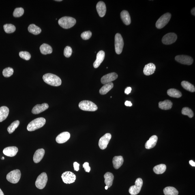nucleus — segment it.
Masks as SVG:
<instances>
[{
    "instance_id": "nucleus-1",
    "label": "nucleus",
    "mask_w": 195,
    "mask_h": 195,
    "mask_svg": "<svg viewBox=\"0 0 195 195\" xmlns=\"http://www.w3.org/2000/svg\"><path fill=\"white\" fill-rule=\"evenodd\" d=\"M43 80L46 84L54 87H58L61 85V79L57 75L52 74H46L43 76Z\"/></svg>"
},
{
    "instance_id": "nucleus-2",
    "label": "nucleus",
    "mask_w": 195,
    "mask_h": 195,
    "mask_svg": "<svg viewBox=\"0 0 195 195\" xmlns=\"http://www.w3.org/2000/svg\"><path fill=\"white\" fill-rule=\"evenodd\" d=\"M46 120L43 117H39L33 120L28 125L27 129L29 131H33L41 128L46 123Z\"/></svg>"
},
{
    "instance_id": "nucleus-3",
    "label": "nucleus",
    "mask_w": 195,
    "mask_h": 195,
    "mask_svg": "<svg viewBox=\"0 0 195 195\" xmlns=\"http://www.w3.org/2000/svg\"><path fill=\"white\" fill-rule=\"evenodd\" d=\"M76 21L75 18L71 17L65 16L58 21V24L63 28L68 29L74 27L76 24Z\"/></svg>"
},
{
    "instance_id": "nucleus-4",
    "label": "nucleus",
    "mask_w": 195,
    "mask_h": 195,
    "mask_svg": "<svg viewBox=\"0 0 195 195\" xmlns=\"http://www.w3.org/2000/svg\"><path fill=\"white\" fill-rule=\"evenodd\" d=\"M80 109L85 111H95L98 110V107L94 103L89 101H83L79 104Z\"/></svg>"
},
{
    "instance_id": "nucleus-5",
    "label": "nucleus",
    "mask_w": 195,
    "mask_h": 195,
    "mask_svg": "<svg viewBox=\"0 0 195 195\" xmlns=\"http://www.w3.org/2000/svg\"><path fill=\"white\" fill-rule=\"evenodd\" d=\"M171 17V15L170 13H167L163 15L157 21L156 27L157 29L163 28L169 22Z\"/></svg>"
},
{
    "instance_id": "nucleus-6",
    "label": "nucleus",
    "mask_w": 195,
    "mask_h": 195,
    "mask_svg": "<svg viewBox=\"0 0 195 195\" xmlns=\"http://www.w3.org/2000/svg\"><path fill=\"white\" fill-rule=\"evenodd\" d=\"M21 173L19 170H15L11 171L7 174L6 179L7 180L12 183H17L19 181Z\"/></svg>"
},
{
    "instance_id": "nucleus-7",
    "label": "nucleus",
    "mask_w": 195,
    "mask_h": 195,
    "mask_svg": "<svg viewBox=\"0 0 195 195\" xmlns=\"http://www.w3.org/2000/svg\"><path fill=\"white\" fill-rule=\"evenodd\" d=\"M48 180L47 175L45 172H43L37 177L35 183V186L39 189H43L45 187Z\"/></svg>"
},
{
    "instance_id": "nucleus-8",
    "label": "nucleus",
    "mask_w": 195,
    "mask_h": 195,
    "mask_svg": "<svg viewBox=\"0 0 195 195\" xmlns=\"http://www.w3.org/2000/svg\"><path fill=\"white\" fill-rule=\"evenodd\" d=\"M115 50L116 53L120 54L122 52L124 45V41L122 37L119 33L115 35Z\"/></svg>"
},
{
    "instance_id": "nucleus-9",
    "label": "nucleus",
    "mask_w": 195,
    "mask_h": 195,
    "mask_svg": "<svg viewBox=\"0 0 195 195\" xmlns=\"http://www.w3.org/2000/svg\"><path fill=\"white\" fill-rule=\"evenodd\" d=\"M135 183V185L131 187L129 189V193L132 195H136L140 192L143 185V181L139 178L137 179Z\"/></svg>"
},
{
    "instance_id": "nucleus-10",
    "label": "nucleus",
    "mask_w": 195,
    "mask_h": 195,
    "mask_svg": "<svg viewBox=\"0 0 195 195\" xmlns=\"http://www.w3.org/2000/svg\"><path fill=\"white\" fill-rule=\"evenodd\" d=\"M61 177L63 182L66 184H71L74 183L76 179L75 175L70 171L64 172L61 175Z\"/></svg>"
},
{
    "instance_id": "nucleus-11",
    "label": "nucleus",
    "mask_w": 195,
    "mask_h": 195,
    "mask_svg": "<svg viewBox=\"0 0 195 195\" xmlns=\"http://www.w3.org/2000/svg\"><path fill=\"white\" fill-rule=\"evenodd\" d=\"M177 35L175 33H170L164 35L162 39V42L164 44L169 45L175 43L177 39Z\"/></svg>"
},
{
    "instance_id": "nucleus-12",
    "label": "nucleus",
    "mask_w": 195,
    "mask_h": 195,
    "mask_svg": "<svg viewBox=\"0 0 195 195\" xmlns=\"http://www.w3.org/2000/svg\"><path fill=\"white\" fill-rule=\"evenodd\" d=\"M175 59L178 62L185 65H190L192 64L193 62V59L192 57L186 55L176 56Z\"/></svg>"
},
{
    "instance_id": "nucleus-13",
    "label": "nucleus",
    "mask_w": 195,
    "mask_h": 195,
    "mask_svg": "<svg viewBox=\"0 0 195 195\" xmlns=\"http://www.w3.org/2000/svg\"><path fill=\"white\" fill-rule=\"evenodd\" d=\"M111 138V135L107 133L101 137L99 139L98 145L101 149H106Z\"/></svg>"
},
{
    "instance_id": "nucleus-14",
    "label": "nucleus",
    "mask_w": 195,
    "mask_h": 195,
    "mask_svg": "<svg viewBox=\"0 0 195 195\" xmlns=\"http://www.w3.org/2000/svg\"><path fill=\"white\" fill-rule=\"evenodd\" d=\"M118 75L115 72H112L105 75L101 79V82L103 84H105L114 81L117 79Z\"/></svg>"
},
{
    "instance_id": "nucleus-15",
    "label": "nucleus",
    "mask_w": 195,
    "mask_h": 195,
    "mask_svg": "<svg viewBox=\"0 0 195 195\" xmlns=\"http://www.w3.org/2000/svg\"><path fill=\"white\" fill-rule=\"evenodd\" d=\"M18 151V148L15 146H10L4 149L3 153L7 156L13 157L15 156Z\"/></svg>"
},
{
    "instance_id": "nucleus-16",
    "label": "nucleus",
    "mask_w": 195,
    "mask_h": 195,
    "mask_svg": "<svg viewBox=\"0 0 195 195\" xmlns=\"http://www.w3.org/2000/svg\"><path fill=\"white\" fill-rule=\"evenodd\" d=\"M70 137V134L68 132H63L56 137V141L58 144H63L66 142Z\"/></svg>"
},
{
    "instance_id": "nucleus-17",
    "label": "nucleus",
    "mask_w": 195,
    "mask_h": 195,
    "mask_svg": "<svg viewBox=\"0 0 195 195\" xmlns=\"http://www.w3.org/2000/svg\"><path fill=\"white\" fill-rule=\"evenodd\" d=\"M48 105L46 103L42 104H37L32 109V113L34 114H38L48 109Z\"/></svg>"
},
{
    "instance_id": "nucleus-18",
    "label": "nucleus",
    "mask_w": 195,
    "mask_h": 195,
    "mask_svg": "<svg viewBox=\"0 0 195 195\" xmlns=\"http://www.w3.org/2000/svg\"><path fill=\"white\" fill-rule=\"evenodd\" d=\"M96 8L98 13L101 17L105 16L106 12L105 4L102 1L99 2L97 5Z\"/></svg>"
},
{
    "instance_id": "nucleus-19",
    "label": "nucleus",
    "mask_w": 195,
    "mask_h": 195,
    "mask_svg": "<svg viewBox=\"0 0 195 195\" xmlns=\"http://www.w3.org/2000/svg\"><path fill=\"white\" fill-rule=\"evenodd\" d=\"M156 69L155 65L153 63H149L145 65L144 69L143 72L146 76H149L154 73Z\"/></svg>"
},
{
    "instance_id": "nucleus-20",
    "label": "nucleus",
    "mask_w": 195,
    "mask_h": 195,
    "mask_svg": "<svg viewBox=\"0 0 195 195\" xmlns=\"http://www.w3.org/2000/svg\"><path fill=\"white\" fill-rule=\"evenodd\" d=\"M105 57V52L103 51H100L97 54V59L93 64V66L95 68H98L104 61Z\"/></svg>"
},
{
    "instance_id": "nucleus-21",
    "label": "nucleus",
    "mask_w": 195,
    "mask_h": 195,
    "mask_svg": "<svg viewBox=\"0 0 195 195\" xmlns=\"http://www.w3.org/2000/svg\"><path fill=\"white\" fill-rule=\"evenodd\" d=\"M45 150L43 149H39L35 151L33 159L35 163L37 164L40 162L44 156Z\"/></svg>"
},
{
    "instance_id": "nucleus-22",
    "label": "nucleus",
    "mask_w": 195,
    "mask_h": 195,
    "mask_svg": "<svg viewBox=\"0 0 195 195\" xmlns=\"http://www.w3.org/2000/svg\"><path fill=\"white\" fill-rule=\"evenodd\" d=\"M157 140L158 138L157 136H152L145 144V147L146 149H150L154 147L156 145Z\"/></svg>"
},
{
    "instance_id": "nucleus-23",
    "label": "nucleus",
    "mask_w": 195,
    "mask_h": 195,
    "mask_svg": "<svg viewBox=\"0 0 195 195\" xmlns=\"http://www.w3.org/2000/svg\"><path fill=\"white\" fill-rule=\"evenodd\" d=\"M121 20L125 25H128L131 23V18L128 11L123 10L121 12Z\"/></svg>"
},
{
    "instance_id": "nucleus-24",
    "label": "nucleus",
    "mask_w": 195,
    "mask_h": 195,
    "mask_svg": "<svg viewBox=\"0 0 195 195\" xmlns=\"http://www.w3.org/2000/svg\"><path fill=\"white\" fill-rule=\"evenodd\" d=\"M124 162L123 157L121 156H115L114 157L112 163H113L114 168L116 169H118L122 165Z\"/></svg>"
},
{
    "instance_id": "nucleus-25",
    "label": "nucleus",
    "mask_w": 195,
    "mask_h": 195,
    "mask_svg": "<svg viewBox=\"0 0 195 195\" xmlns=\"http://www.w3.org/2000/svg\"><path fill=\"white\" fill-rule=\"evenodd\" d=\"M105 179L104 183L106 186L108 187H110L112 185L114 179V176L111 173L109 172H107L104 175Z\"/></svg>"
},
{
    "instance_id": "nucleus-26",
    "label": "nucleus",
    "mask_w": 195,
    "mask_h": 195,
    "mask_svg": "<svg viewBox=\"0 0 195 195\" xmlns=\"http://www.w3.org/2000/svg\"><path fill=\"white\" fill-rule=\"evenodd\" d=\"M173 106V104L171 101L169 100L161 101L159 103V107L163 110H169Z\"/></svg>"
},
{
    "instance_id": "nucleus-27",
    "label": "nucleus",
    "mask_w": 195,
    "mask_h": 195,
    "mask_svg": "<svg viewBox=\"0 0 195 195\" xmlns=\"http://www.w3.org/2000/svg\"><path fill=\"white\" fill-rule=\"evenodd\" d=\"M9 113V108L7 107L3 106L0 107V122L6 119Z\"/></svg>"
},
{
    "instance_id": "nucleus-28",
    "label": "nucleus",
    "mask_w": 195,
    "mask_h": 195,
    "mask_svg": "<svg viewBox=\"0 0 195 195\" xmlns=\"http://www.w3.org/2000/svg\"><path fill=\"white\" fill-rule=\"evenodd\" d=\"M114 87V84L112 82H110L104 84V86L99 90V93L102 95H104L108 93Z\"/></svg>"
},
{
    "instance_id": "nucleus-29",
    "label": "nucleus",
    "mask_w": 195,
    "mask_h": 195,
    "mask_svg": "<svg viewBox=\"0 0 195 195\" xmlns=\"http://www.w3.org/2000/svg\"><path fill=\"white\" fill-rule=\"evenodd\" d=\"M41 53L44 55L52 53V49L51 46L47 44H44L40 46Z\"/></svg>"
},
{
    "instance_id": "nucleus-30",
    "label": "nucleus",
    "mask_w": 195,
    "mask_h": 195,
    "mask_svg": "<svg viewBox=\"0 0 195 195\" xmlns=\"http://www.w3.org/2000/svg\"><path fill=\"white\" fill-rule=\"evenodd\" d=\"M167 93L169 96L176 98H179L182 95L180 91L175 89H170L168 90Z\"/></svg>"
},
{
    "instance_id": "nucleus-31",
    "label": "nucleus",
    "mask_w": 195,
    "mask_h": 195,
    "mask_svg": "<svg viewBox=\"0 0 195 195\" xmlns=\"http://www.w3.org/2000/svg\"><path fill=\"white\" fill-rule=\"evenodd\" d=\"M164 192L165 195H178L179 194L177 189L171 187H165L164 189Z\"/></svg>"
},
{
    "instance_id": "nucleus-32",
    "label": "nucleus",
    "mask_w": 195,
    "mask_h": 195,
    "mask_svg": "<svg viewBox=\"0 0 195 195\" xmlns=\"http://www.w3.org/2000/svg\"><path fill=\"white\" fill-rule=\"evenodd\" d=\"M28 30L30 33L35 35H38L41 32V29L40 28L36 26L34 24L30 25L28 28Z\"/></svg>"
},
{
    "instance_id": "nucleus-33",
    "label": "nucleus",
    "mask_w": 195,
    "mask_h": 195,
    "mask_svg": "<svg viewBox=\"0 0 195 195\" xmlns=\"http://www.w3.org/2000/svg\"><path fill=\"white\" fill-rule=\"evenodd\" d=\"M181 85L182 87L187 91L191 92H194L195 91L194 86L190 82L183 81L181 82Z\"/></svg>"
},
{
    "instance_id": "nucleus-34",
    "label": "nucleus",
    "mask_w": 195,
    "mask_h": 195,
    "mask_svg": "<svg viewBox=\"0 0 195 195\" xmlns=\"http://www.w3.org/2000/svg\"><path fill=\"white\" fill-rule=\"evenodd\" d=\"M166 170V166L164 164H160L154 167V171L157 174H161L164 173Z\"/></svg>"
},
{
    "instance_id": "nucleus-35",
    "label": "nucleus",
    "mask_w": 195,
    "mask_h": 195,
    "mask_svg": "<svg viewBox=\"0 0 195 195\" xmlns=\"http://www.w3.org/2000/svg\"><path fill=\"white\" fill-rule=\"evenodd\" d=\"M19 124L20 121H18L13 122L7 128V131L9 134H11L14 132L15 129L19 126Z\"/></svg>"
},
{
    "instance_id": "nucleus-36",
    "label": "nucleus",
    "mask_w": 195,
    "mask_h": 195,
    "mask_svg": "<svg viewBox=\"0 0 195 195\" xmlns=\"http://www.w3.org/2000/svg\"><path fill=\"white\" fill-rule=\"evenodd\" d=\"M4 29L5 33H11L16 31V27L12 24H6L3 26Z\"/></svg>"
},
{
    "instance_id": "nucleus-37",
    "label": "nucleus",
    "mask_w": 195,
    "mask_h": 195,
    "mask_svg": "<svg viewBox=\"0 0 195 195\" xmlns=\"http://www.w3.org/2000/svg\"><path fill=\"white\" fill-rule=\"evenodd\" d=\"M181 112L183 115L187 116L189 118H192L194 117L193 112L191 109L188 107L183 108Z\"/></svg>"
},
{
    "instance_id": "nucleus-38",
    "label": "nucleus",
    "mask_w": 195,
    "mask_h": 195,
    "mask_svg": "<svg viewBox=\"0 0 195 195\" xmlns=\"http://www.w3.org/2000/svg\"><path fill=\"white\" fill-rule=\"evenodd\" d=\"M14 72V71L13 68L10 67H8L3 69L2 74L5 77L9 78L12 75Z\"/></svg>"
},
{
    "instance_id": "nucleus-39",
    "label": "nucleus",
    "mask_w": 195,
    "mask_h": 195,
    "mask_svg": "<svg viewBox=\"0 0 195 195\" xmlns=\"http://www.w3.org/2000/svg\"><path fill=\"white\" fill-rule=\"evenodd\" d=\"M24 13V10L21 7L17 8L15 9L14 12H13V16L16 18L20 17L23 15Z\"/></svg>"
},
{
    "instance_id": "nucleus-40",
    "label": "nucleus",
    "mask_w": 195,
    "mask_h": 195,
    "mask_svg": "<svg viewBox=\"0 0 195 195\" xmlns=\"http://www.w3.org/2000/svg\"><path fill=\"white\" fill-rule=\"evenodd\" d=\"M20 57L26 61H28L31 58V55L27 51H21L19 52Z\"/></svg>"
},
{
    "instance_id": "nucleus-41",
    "label": "nucleus",
    "mask_w": 195,
    "mask_h": 195,
    "mask_svg": "<svg viewBox=\"0 0 195 195\" xmlns=\"http://www.w3.org/2000/svg\"><path fill=\"white\" fill-rule=\"evenodd\" d=\"M72 50L70 46H67L64 48V54L65 57L69 58L72 55Z\"/></svg>"
},
{
    "instance_id": "nucleus-42",
    "label": "nucleus",
    "mask_w": 195,
    "mask_h": 195,
    "mask_svg": "<svg viewBox=\"0 0 195 195\" xmlns=\"http://www.w3.org/2000/svg\"><path fill=\"white\" fill-rule=\"evenodd\" d=\"M92 33L90 31H85L82 33L81 35V37L84 40H88L91 38Z\"/></svg>"
},
{
    "instance_id": "nucleus-43",
    "label": "nucleus",
    "mask_w": 195,
    "mask_h": 195,
    "mask_svg": "<svg viewBox=\"0 0 195 195\" xmlns=\"http://www.w3.org/2000/svg\"><path fill=\"white\" fill-rule=\"evenodd\" d=\"M83 167L86 172H88V173L90 172L91 168L89 166V163L88 162L84 163L83 165Z\"/></svg>"
},
{
    "instance_id": "nucleus-44",
    "label": "nucleus",
    "mask_w": 195,
    "mask_h": 195,
    "mask_svg": "<svg viewBox=\"0 0 195 195\" xmlns=\"http://www.w3.org/2000/svg\"><path fill=\"white\" fill-rule=\"evenodd\" d=\"M80 164L78 162H74V170L76 171H78L79 170Z\"/></svg>"
},
{
    "instance_id": "nucleus-45",
    "label": "nucleus",
    "mask_w": 195,
    "mask_h": 195,
    "mask_svg": "<svg viewBox=\"0 0 195 195\" xmlns=\"http://www.w3.org/2000/svg\"><path fill=\"white\" fill-rule=\"evenodd\" d=\"M131 91H132V88L131 87H127L125 90V93L128 95L131 93Z\"/></svg>"
},
{
    "instance_id": "nucleus-46",
    "label": "nucleus",
    "mask_w": 195,
    "mask_h": 195,
    "mask_svg": "<svg viewBox=\"0 0 195 195\" xmlns=\"http://www.w3.org/2000/svg\"><path fill=\"white\" fill-rule=\"evenodd\" d=\"M125 105L127 106L131 107L132 105V103L130 101H126L125 103Z\"/></svg>"
},
{
    "instance_id": "nucleus-47",
    "label": "nucleus",
    "mask_w": 195,
    "mask_h": 195,
    "mask_svg": "<svg viewBox=\"0 0 195 195\" xmlns=\"http://www.w3.org/2000/svg\"><path fill=\"white\" fill-rule=\"evenodd\" d=\"M189 164H190V165L192 166L193 167L195 166V163L192 160H190L189 161Z\"/></svg>"
},
{
    "instance_id": "nucleus-48",
    "label": "nucleus",
    "mask_w": 195,
    "mask_h": 195,
    "mask_svg": "<svg viewBox=\"0 0 195 195\" xmlns=\"http://www.w3.org/2000/svg\"><path fill=\"white\" fill-rule=\"evenodd\" d=\"M191 13H192V14L193 15H194V16L195 15V7H194V8H193L192 9V10H191Z\"/></svg>"
},
{
    "instance_id": "nucleus-49",
    "label": "nucleus",
    "mask_w": 195,
    "mask_h": 195,
    "mask_svg": "<svg viewBox=\"0 0 195 195\" xmlns=\"http://www.w3.org/2000/svg\"><path fill=\"white\" fill-rule=\"evenodd\" d=\"M0 195H5L3 191L2 190L1 188H0Z\"/></svg>"
},
{
    "instance_id": "nucleus-50",
    "label": "nucleus",
    "mask_w": 195,
    "mask_h": 195,
    "mask_svg": "<svg viewBox=\"0 0 195 195\" xmlns=\"http://www.w3.org/2000/svg\"><path fill=\"white\" fill-rule=\"evenodd\" d=\"M108 188V187L107 186H106L105 187V189L106 190H107Z\"/></svg>"
},
{
    "instance_id": "nucleus-51",
    "label": "nucleus",
    "mask_w": 195,
    "mask_h": 195,
    "mask_svg": "<svg viewBox=\"0 0 195 195\" xmlns=\"http://www.w3.org/2000/svg\"><path fill=\"white\" fill-rule=\"evenodd\" d=\"M1 159H2V160H4V159H5V157H2Z\"/></svg>"
},
{
    "instance_id": "nucleus-52",
    "label": "nucleus",
    "mask_w": 195,
    "mask_h": 195,
    "mask_svg": "<svg viewBox=\"0 0 195 195\" xmlns=\"http://www.w3.org/2000/svg\"><path fill=\"white\" fill-rule=\"evenodd\" d=\"M58 1V2H61V1H62V0H58H58H57V1Z\"/></svg>"
}]
</instances>
